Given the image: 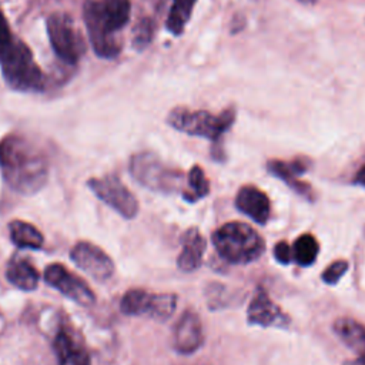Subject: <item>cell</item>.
I'll return each instance as SVG.
<instances>
[{"instance_id": "17", "label": "cell", "mask_w": 365, "mask_h": 365, "mask_svg": "<svg viewBox=\"0 0 365 365\" xmlns=\"http://www.w3.org/2000/svg\"><path fill=\"white\" fill-rule=\"evenodd\" d=\"M53 348L58 365H91L87 351L66 328H61L56 334Z\"/></svg>"}, {"instance_id": "19", "label": "cell", "mask_w": 365, "mask_h": 365, "mask_svg": "<svg viewBox=\"0 0 365 365\" xmlns=\"http://www.w3.org/2000/svg\"><path fill=\"white\" fill-rule=\"evenodd\" d=\"M6 278L19 289L33 291L38 285L40 274L30 261L24 258H14L6 268Z\"/></svg>"}, {"instance_id": "16", "label": "cell", "mask_w": 365, "mask_h": 365, "mask_svg": "<svg viewBox=\"0 0 365 365\" xmlns=\"http://www.w3.org/2000/svg\"><path fill=\"white\" fill-rule=\"evenodd\" d=\"M181 252L177 257V265L184 272L195 271L201 262L207 248V242L198 228H188L181 238Z\"/></svg>"}, {"instance_id": "20", "label": "cell", "mask_w": 365, "mask_h": 365, "mask_svg": "<svg viewBox=\"0 0 365 365\" xmlns=\"http://www.w3.org/2000/svg\"><path fill=\"white\" fill-rule=\"evenodd\" d=\"M10 240L20 248L40 250L43 247V234L30 222L21 220H13L9 224Z\"/></svg>"}, {"instance_id": "21", "label": "cell", "mask_w": 365, "mask_h": 365, "mask_svg": "<svg viewBox=\"0 0 365 365\" xmlns=\"http://www.w3.org/2000/svg\"><path fill=\"white\" fill-rule=\"evenodd\" d=\"M195 1L197 0H173V6L167 17V29L173 34L178 36L182 33L187 21L191 17Z\"/></svg>"}, {"instance_id": "7", "label": "cell", "mask_w": 365, "mask_h": 365, "mask_svg": "<svg viewBox=\"0 0 365 365\" xmlns=\"http://www.w3.org/2000/svg\"><path fill=\"white\" fill-rule=\"evenodd\" d=\"M130 173L145 188L158 192H173L181 184L180 173L167 167L154 154L140 153L130 160Z\"/></svg>"}, {"instance_id": "18", "label": "cell", "mask_w": 365, "mask_h": 365, "mask_svg": "<svg viewBox=\"0 0 365 365\" xmlns=\"http://www.w3.org/2000/svg\"><path fill=\"white\" fill-rule=\"evenodd\" d=\"M334 334L339 341L358 355L365 354V325L352 318H338L332 324Z\"/></svg>"}, {"instance_id": "1", "label": "cell", "mask_w": 365, "mask_h": 365, "mask_svg": "<svg viewBox=\"0 0 365 365\" xmlns=\"http://www.w3.org/2000/svg\"><path fill=\"white\" fill-rule=\"evenodd\" d=\"M0 173L11 190L31 195L47 182L48 161L26 137L9 134L0 140Z\"/></svg>"}, {"instance_id": "12", "label": "cell", "mask_w": 365, "mask_h": 365, "mask_svg": "<svg viewBox=\"0 0 365 365\" xmlns=\"http://www.w3.org/2000/svg\"><path fill=\"white\" fill-rule=\"evenodd\" d=\"M204 344L202 324L197 312L187 309L178 318L173 331V346L182 355L198 351Z\"/></svg>"}, {"instance_id": "27", "label": "cell", "mask_w": 365, "mask_h": 365, "mask_svg": "<svg viewBox=\"0 0 365 365\" xmlns=\"http://www.w3.org/2000/svg\"><path fill=\"white\" fill-rule=\"evenodd\" d=\"M354 182L356 185H362L365 187V164L358 170V173L355 174V178H354Z\"/></svg>"}, {"instance_id": "2", "label": "cell", "mask_w": 365, "mask_h": 365, "mask_svg": "<svg viewBox=\"0 0 365 365\" xmlns=\"http://www.w3.org/2000/svg\"><path fill=\"white\" fill-rule=\"evenodd\" d=\"M130 0H86L83 17L88 40L94 53L103 58H114L121 46L114 33L121 30L130 19Z\"/></svg>"}, {"instance_id": "25", "label": "cell", "mask_w": 365, "mask_h": 365, "mask_svg": "<svg viewBox=\"0 0 365 365\" xmlns=\"http://www.w3.org/2000/svg\"><path fill=\"white\" fill-rule=\"evenodd\" d=\"M153 37V21L150 19H143L134 29V44L135 47H145Z\"/></svg>"}, {"instance_id": "22", "label": "cell", "mask_w": 365, "mask_h": 365, "mask_svg": "<svg viewBox=\"0 0 365 365\" xmlns=\"http://www.w3.org/2000/svg\"><path fill=\"white\" fill-rule=\"evenodd\" d=\"M319 251V244L312 234H302L299 235L292 245V255L294 259L301 267H308L315 262L317 255Z\"/></svg>"}, {"instance_id": "9", "label": "cell", "mask_w": 365, "mask_h": 365, "mask_svg": "<svg viewBox=\"0 0 365 365\" xmlns=\"http://www.w3.org/2000/svg\"><path fill=\"white\" fill-rule=\"evenodd\" d=\"M88 188L108 207L121 217L131 220L138 212V201L135 195L115 175H104L101 178H90Z\"/></svg>"}, {"instance_id": "24", "label": "cell", "mask_w": 365, "mask_h": 365, "mask_svg": "<svg viewBox=\"0 0 365 365\" xmlns=\"http://www.w3.org/2000/svg\"><path fill=\"white\" fill-rule=\"evenodd\" d=\"M348 271V262L345 259H338V261H334L332 264H329L324 272H322V281L325 284H329V285H334L336 284L341 277Z\"/></svg>"}, {"instance_id": "4", "label": "cell", "mask_w": 365, "mask_h": 365, "mask_svg": "<svg viewBox=\"0 0 365 365\" xmlns=\"http://www.w3.org/2000/svg\"><path fill=\"white\" fill-rule=\"evenodd\" d=\"M211 240L218 255L235 265L257 261L265 250L261 235L251 225L238 221H231L217 228Z\"/></svg>"}, {"instance_id": "23", "label": "cell", "mask_w": 365, "mask_h": 365, "mask_svg": "<svg viewBox=\"0 0 365 365\" xmlns=\"http://www.w3.org/2000/svg\"><path fill=\"white\" fill-rule=\"evenodd\" d=\"M210 192V182L204 174V170L200 165H194L187 177V188L182 192L185 201L194 202L204 198Z\"/></svg>"}, {"instance_id": "28", "label": "cell", "mask_w": 365, "mask_h": 365, "mask_svg": "<svg viewBox=\"0 0 365 365\" xmlns=\"http://www.w3.org/2000/svg\"><path fill=\"white\" fill-rule=\"evenodd\" d=\"M342 365H365V354L358 355L355 359L351 361H345Z\"/></svg>"}, {"instance_id": "26", "label": "cell", "mask_w": 365, "mask_h": 365, "mask_svg": "<svg viewBox=\"0 0 365 365\" xmlns=\"http://www.w3.org/2000/svg\"><path fill=\"white\" fill-rule=\"evenodd\" d=\"M274 257H275V259H277L279 264H282V265L289 264V262L292 261V258H294V255H292V248L289 247V244H288L287 241H279V242H277V245L274 247Z\"/></svg>"}, {"instance_id": "15", "label": "cell", "mask_w": 365, "mask_h": 365, "mask_svg": "<svg viewBox=\"0 0 365 365\" xmlns=\"http://www.w3.org/2000/svg\"><path fill=\"white\" fill-rule=\"evenodd\" d=\"M268 171L278 177L279 180H282L284 182H287L294 191H297L298 194L304 195L308 200H312V190L309 187V184L302 182L298 180V177L301 174H304L308 168L307 161L301 160V158H295L292 161H281V160H271L267 164Z\"/></svg>"}, {"instance_id": "5", "label": "cell", "mask_w": 365, "mask_h": 365, "mask_svg": "<svg viewBox=\"0 0 365 365\" xmlns=\"http://www.w3.org/2000/svg\"><path fill=\"white\" fill-rule=\"evenodd\" d=\"M234 117L235 114L232 110H225L215 115L202 110L194 111L184 107H175L168 113L167 123L181 133L204 137L217 143L231 127Z\"/></svg>"}, {"instance_id": "6", "label": "cell", "mask_w": 365, "mask_h": 365, "mask_svg": "<svg viewBox=\"0 0 365 365\" xmlns=\"http://www.w3.org/2000/svg\"><path fill=\"white\" fill-rule=\"evenodd\" d=\"M50 44L60 60L76 64L84 53V40L73 19L66 13H53L46 20Z\"/></svg>"}, {"instance_id": "10", "label": "cell", "mask_w": 365, "mask_h": 365, "mask_svg": "<svg viewBox=\"0 0 365 365\" xmlns=\"http://www.w3.org/2000/svg\"><path fill=\"white\" fill-rule=\"evenodd\" d=\"M44 281L76 304L86 307L94 304L96 301L93 289L80 277L68 271V268L63 264L54 262L47 265L44 269Z\"/></svg>"}, {"instance_id": "11", "label": "cell", "mask_w": 365, "mask_h": 365, "mask_svg": "<svg viewBox=\"0 0 365 365\" xmlns=\"http://www.w3.org/2000/svg\"><path fill=\"white\" fill-rule=\"evenodd\" d=\"M71 261L91 278L106 281L114 274V262L98 245L80 241L70 251Z\"/></svg>"}, {"instance_id": "14", "label": "cell", "mask_w": 365, "mask_h": 365, "mask_svg": "<svg viewBox=\"0 0 365 365\" xmlns=\"http://www.w3.org/2000/svg\"><path fill=\"white\" fill-rule=\"evenodd\" d=\"M235 207L258 224H265L271 214L268 195L255 185H244L238 190L235 195Z\"/></svg>"}, {"instance_id": "8", "label": "cell", "mask_w": 365, "mask_h": 365, "mask_svg": "<svg viewBox=\"0 0 365 365\" xmlns=\"http://www.w3.org/2000/svg\"><path fill=\"white\" fill-rule=\"evenodd\" d=\"M175 307V294H153L138 288L128 289L120 301V309L123 314L131 317H145L155 321L168 319Z\"/></svg>"}, {"instance_id": "13", "label": "cell", "mask_w": 365, "mask_h": 365, "mask_svg": "<svg viewBox=\"0 0 365 365\" xmlns=\"http://www.w3.org/2000/svg\"><path fill=\"white\" fill-rule=\"evenodd\" d=\"M247 319L251 325L258 327H275L285 324L284 312L262 288L255 291L247 309Z\"/></svg>"}, {"instance_id": "3", "label": "cell", "mask_w": 365, "mask_h": 365, "mask_svg": "<svg viewBox=\"0 0 365 365\" xmlns=\"http://www.w3.org/2000/svg\"><path fill=\"white\" fill-rule=\"evenodd\" d=\"M0 70L6 83L19 91H40L44 77L30 48L11 34L7 20L0 13Z\"/></svg>"}, {"instance_id": "29", "label": "cell", "mask_w": 365, "mask_h": 365, "mask_svg": "<svg viewBox=\"0 0 365 365\" xmlns=\"http://www.w3.org/2000/svg\"><path fill=\"white\" fill-rule=\"evenodd\" d=\"M299 1H302V3H314L317 0H299Z\"/></svg>"}]
</instances>
